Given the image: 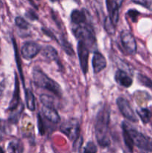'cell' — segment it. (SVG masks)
<instances>
[{"label": "cell", "instance_id": "1", "mask_svg": "<svg viewBox=\"0 0 152 153\" xmlns=\"http://www.w3.org/2000/svg\"><path fill=\"white\" fill-rule=\"evenodd\" d=\"M110 109L107 105H104L97 114L95 123V134L97 142L101 147H106L110 144Z\"/></svg>", "mask_w": 152, "mask_h": 153}, {"label": "cell", "instance_id": "2", "mask_svg": "<svg viewBox=\"0 0 152 153\" xmlns=\"http://www.w3.org/2000/svg\"><path fill=\"white\" fill-rule=\"evenodd\" d=\"M32 79L37 87L48 90L57 97H61L63 94L61 86L55 81L49 78L41 69L34 68L32 71Z\"/></svg>", "mask_w": 152, "mask_h": 153}, {"label": "cell", "instance_id": "3", "mask_svg": "<svg viewBox=\"0 0 152 153\" xmlns=\"http://www.w3.org/2000/svg\"><path fill=\"white\" fill-rule=\"evenodd\" d=\"M72 32L75 37L79 40L84 42L87 47H92L96 43L94 31L88 25H76L75 27L72 28Z\"/></svg>", "mask_w": 152, "mask_h": 153}, {"label": "cell", "instance_id": "4", "mask_svg": "<svg viewBox=\"0 0 152 153\" xmlns=\"http://www.w3.org/2000/svg\"><path fill=\"white\" fill-rule=\"evenodd\" d=\"M123 125L129 132L134 145L138 147L140 150L145 152H152V141L149 138L140 133L137 130L128 126L126 123H123Z\"/></svg>", "mask_w": 152, "mask_h": 153}, {"label": "cell", "instance_id": "5", "mask_svg": "<svg viewBox=\"0 0 152 153\" xmlns=\"http://www.w3.org/2000/svg\"><path fill=\"white\" fill-rule=\"evenodd\" d=\"M60 130L61 132L66 135L69 140L75 141L80 134V124L77 120L72 118L65 121L61 126Z\"/></svg>", "mask_w": 152, "mask_h": 153}, {"label": "cell", "instance_id": "6", "mask_svg": "<svg viewBox=\"0 0 152 153\" xmlns=\"http://www.w3.org/2000/svg\"><path fill=\"white\" fill-rule=\"evenodd\" d=\"M120 38L124 49L128 54L132 55L137 52V42L134 35L130 31H126V30L122 31L121 32Z\"/></svg>", "mask_w": 152, "mask_h": 153}, {"label": "cell", "instance_id": "7", "mask_svg": "<svg viewBox=\"0 0 152 153\" xmlns=\"http://www.w3.org/2000/svg\"><path fill=\"white\" fill-rule=\"evenodd\" d=\"M118 108L122 114L131 122H137V117L128 100L124 97H119L116 100Z\"/></svg>", "mask_w": 152, "mask_h": 153}, {"label": "cell", "instance_id": "8", "mask_svg": "<svg viewBox=\"0 0 152 153\" xmlns=\"http://www.w3.org/2000/svg\"><path fill=\"white\" fill-rule=\"evenodd\" d=\"M77 55L80 61V68L84 75L88 72V58H89V49L84 42L78 40L77 46Z\"/></svg>", "mask_w": 152, "mask_h": 153}, {"label": "cell", "instance_id": "9", "mask_svg": "<svg viewBox=\"0 0 152 153\" xmlns=\"http://www.w3.org/2000/svg\"><path fill=\"white\" fill-rule=\"evenodd\" d=\"M41 46L38 43L33 41L24 43L21 49V53L25 59H31L40 52Z\"/></svg>", "mask_w": 152, "mask_h": 153}, {"label": "cell", "instance_id": "10", "mask_svg": "<svg viewBox=\"0 0 152 153\" xmlns=\"http://www.w3.org/2000/svg\"><path fill=\"white\" fill-rule=\"evenodd\" d=\"M92 68L95 73H98L107 67V61L101 52H95L92 57Z\"/></svg>", "mask_w": 152, "mask_h": 153}, {"label": "cell", "instance_id": "11", "mask_svg": "<svg viewBox=\"0 0 152 153\" xmlns=\"http://www.w3.org/2000/svg\"><path fill=\"white\" fill-rule=\"evenodd\" d=\"M115 80L119 85L125 88H129L133 83V79L126 72L119 70L115 74Z\"/></svg>", "mask_w": 152, "mask_h": 153}, {"label": "cell", "instance_id": "12", "mask_svg": "<svg viewBox=\"0 0 152 153\" xmlns=\"http://www.w3.org/2000/svg\"><path fill=\"white\" fill-rule=\"evenodd\" d=\"M42 111H43V114L45 117L48 120L50 121L51 123L57 124L61 121L60 115L58 114V111L55 108V107L43 105V108H42Z\"/></svg>", "mask_w": 152, "mask_h": 153}, {"label": "cell", "instance_id": "13", "mask_svg": "<svg viewBox=\"0 0 152 153\" xmlns=\"http://www.w3.org/2000/svg\"><path fill=\"white\" fill-rule=\"evenodd\" d=\"M20 97H19V83L18 80L17 76H15V83H14V91H13V97H12L10 102L9 104L8 110L14 111L17 108L19 105Z\"/></svg>", "mask_w": 152, "mask_h": 153}, {"label": "cell", "instance_id": "14", "mask_svg": "<svg viewBox=\"0 0 152 153\" xmlns=\"http://www.w3.org/2000/svg\"><path fill=\"white\" fill-rule=\"evenodd\" d=\"M70 18H71V22L75 25H82L83 23H85L86 21V17L84 12L82 10H77V9L72 11Z\"/></svg>", "mask_w": 152, "mask_h": 153}, {"label": "cell", "instance_id": "15", "mask_svg": "<svg viewBox=\"0 0 152 153\" xmlns=\"http://www.w3.org/2000/svg\"><path fill=\"white\" fill-rule=\"evenodd\" d=\"M43 56L46 59L52 61H58V54L56 49L51 46H47L44 47L43 52H42Z\"/></svg>", "mask_w": 152, "mask_h": 153}, {"label": "cell", "instance_id": "16", "mask_svg": "<svg viewBox=\"0 0 152 153\" xmlns=\"http://www.w3.org/2000/svg\"><path fill=\"white\" fill-rule=\"evenodd\" d=\"M25 102L26 106L31 111H35L36 105H35V97L34 94L30 91L29 89L25 90Z\"/></svg>", "mask_w": 152, "mask_h": 153}, {"label": "cell", "instance_id": "17", "mask_svg": "<svg viewBox=\"0 0 152 153\" xmlns=\"http://www.w3.org/2000/svg\"><path fill=\"white\" fill-rule=\"evenodd\" d=\"M9 153H22L23 152V145L19 140H13L9 143L8 147Z\"/></svg>", "mask_w": 152, "mask_h": 153}, {"label": "cell", "instance_id": "18", "mask_svg": "<svg viewBox=\"0 0 152 153\" xmlns=\"http://www.w3.org/2000/svg\"><path fill=\"white\" fill-rule=\"evenodd\" d=\"M137 113L143 123L146 124L150 122L151 118V112L149 109L145 108H140L137 110Z\"/></svg>", "mask_w": 152, "mask_h": 153}, {"label": "cell", "instance_id": "19", "mask_svg": "<svg viewBox=\"0 0 152 153\" xmlns=\"http://www.w3.org/2000/svg\"><path fill=\"white\" fill-rule=\"evenodd\" d=\"M122 133H123V139L125 145L130 150V152H132L133 150H134V143L133 142V140L131 138V135H130L129 132H128V130H127V128H125L124 125H122Z\"/></svg>", "mask_w": 152, "mask_h": 153}, {"label": "cell", "instance_id": "20", "mask_svg": "<svg viewBox=\"0 0 152 153\" xmlns=\"http://www.w3.org/2000/svg\"><path fill=\"white\" fill-rule=\"evenodd\" d=\"M104 29L107 31V34H110V35H113L116 32V25H114V23L113 22V21L111 20L110 16H106L105 19H104Z\"/></svg>", "mask_w": 152, "mask_h": 153}, {"label": "cell", "instance_id": "21", "mask_svg": "<svg viewBox=\"0 0 152 153\" xmlns=\"http://www.w3.org/2000/svg\"><path fill=\"white\" fill-rule=\"evenodd\" d=\"M40 100L43 105L55 107V100L51 96L47 94H42L40 97Z\"/></svg>", "mask_w": 152, "mask_h": 153}, {"label": "cell", "instance_id": "22", "mask_svg": "<svg viewBox=\"0 0 152 153\" xmlns=\"http://www.w3.org/2000/svg\"><path fill=\"white\" fill-rule=\"evenodd\" d=\"M137 79H138V81L142 85L152 90V80H151L149 78L144 76V75L139 74L138 76H137Z\"/></svg>", "mask_w": 152, "mask_h": 153}, {"label": "cell", "instance_id": "23", "mask_svg": "<svg viewBox=\"0 0 152 153\" xmlns=\"http://www.w3.org/2000/svg\"><path fill=\"white\" fill-rule=\"evenodd\" d=\"M13 46H13V48H14V51H15V56H16V64H17L18 69H19V74H20L21 78H22V82H24L23 73H22V68H21L20 59H19V53H18L17 47H16V42H15L14 39H13Z\"/></svg>", "mask_w": 152, "mask_h": 153}, {"label": "cell", "instance_id": "24", "mask_svg": "<svg viewBox=\"0 0 152 153\" xmlns=\"http://www.w3.org/2000/svg\"><path fill=\"white\" fill-rule=\"evenodd\" d=\"M134 3L140 4L152 12V0H131Z\"/></svg>", "mask_w": 152, "mask_h": 153}, {"label": "cell", "instance_id": "25", "mask_svg": "<svg viewBox=\"0 0 152 153\" xmlns=\"http://www.w3.org/2000/svg\"><path fill=\"white\" fill-rule=\"evenodd\" d=\"M61 45H62L63 49V50L66 52L67 55H74V50H73L71 44H70L69 43H68L65 39H62V40H61Z\"/></svg>", "mask_w": 152, "mask_h": 153}, {"label": "cell", "instance_id": "26", "mask_svg": "<svg viewBox=\"0 0 152 153\" xmlns=\"http://www.w3.org/2000/svg\"><path fill=\"white\" fill-rule=\"evenodd\" d=\"M15 23L17 25L19 28H22V29H27L29 26V24L21 16H17L15 19Z\"/></svg>", "mask_w": 152, "mask_h": 153}, {"label": "cell", "instance_id": "27", "mask_svg": "<svg viewBox=\"0 0 152 153\" xmlns=\"http://www.w3.org/2000/svg\"><path fill=\"white\" fill-rule=\"evenodd\" d=\"M83 153H97V146L93 142H88L84 147Z\"/></svg>", "mask_w": 152, "mask_h": 153}, {"label": "cell", "instance_id": "28", "mask_svg": "<svg viewBox=\"0 0 152 153\" xmlns=\"http://www.w3.org/2000/svg\"><path fill=\"white\" fill-rule=\"evenodd\" d=\"M37 123H38V128L39 131H40V134H41V135H43L45 133V126L44 123H43V119H42L40 114L37 115Z\"/></svg>", "mask_w": 152, "mask_h": 153}, {"label": "cell", "instance_id": "29", "mask_svg": "<svg viewBox=\"0 0 152 153\" xmlns=\"http://www.w3.org/2000/svg\"><path fill=\"white\" fill-rule=\"evenodd\" d=\"M127 14L129 16V17L131 18V19L133 20V22H137V19L138 16L139 15V13L137 11V10H129L127 13Z\"/></svg>", "mask_w": 152, "mask_h": 153}, {"label": "cell", "instance_id": "30", "mask_svg": "<svg viewBox=\"0 0 152 153\" xmlns=\"http://www.w3.org/2000/svg\"><path fill=\"white\" fill-rule=\"evenodd\" d=\"M25 15L27 16V17L29 18L31 20H37V19H38V16H37V14L34 11V10H28Z\"/></svg>", "mask_w": 152, "mask_h": 153}, {"label": "cell", "instance_id": "31", "mask_svg": "<svg viewBox=\"0 0 152 153\" xmlns=\"http://www.w3.org/2000/svg\"><path fill=\"white\" fill-rule=\"evenodd\" d=\"M43 32L45 33V34H46V35H47V36H49V37H51V38H53V39H56V37H55V36L53 34V33H52L50 31H49V29H47V28H43Z\"/></svg>", "mask_w": 152, "mask_h": 153}, {"label": "cell", "instance_id": "32", "mask_svg": "<svg viewBox=\"0 0 152 153\" xmlns=\"http://www.w3.org/2000/svg\"><path fill=\"white\" fill-rule=\"evenodd\" d=\"M4 88H5V83L4 82H2L0 83V97L2 96L3 92L4 91Z\"/></svg>", "mask_w": 152, "mask_h": 153}, {"label": "cell", "instance_id": "33", "mask_svg": "<svg viewBox=\"0 0 152 153\" xmlns=\"http://www.w3.org/2000/svg\"><path fill=\"white\" fill-rule=\"evenodd\" d=\"M0 153H4V150H3V149L1 147H0Z\"/></svg>", "mask_w": 152, "mask_h": 153}, {"label": "cell", "instance_id": "34", "mask_svg": "<svg viewBox=\"0 0 152 153\" xmlns=\"http://www.w3.org/2000/svg\"><path fill=\"white\" fill-rule=\"evenodd\" d=\"M50 1H58V0H50Z\"/></svg>", "mask_w": 152, "mask_h": 153}, {"label": "cell", "instance_id": "35", "mask_svg": "<svg viewBox=\"0 0 152 153\" xmlns=\"http://www.w3.org/2000/svg\"><path fill=\"white\" fill-rule=\"evenodd\" d=\"M75 1H79V0H75Z\"/></svg>", "mask_w": 152, "mask_h": 153}]
</instances>
